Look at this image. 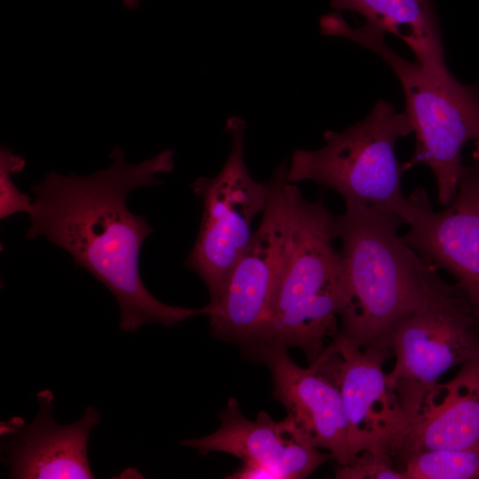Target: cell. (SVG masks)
I'll use <instances>...</instances> for the list:
<instances>
[{
    "label": "cell",
    "instance_id": "8992f818",
    "mask_svg": "<svg viewBox=\"0 0 479 479\" xmlns=\"http://www.w3.org/2000/svg\"><path fill=\"white\" fill-rule=\"evenodd\" d=\"M267 183L269 194L261 223L217 298L208 304L214 335L253 348L269 340L289 237L294 184L287 179L286 161L276 168Z\"/></svg>",
    "mask_w": 479,
    "mask_h": 479
},
{
    "label": "cell",
    "instance_id": "ffe728a7",
    "mask_svg": "<svg viewBox=\"0 0 479 479\" xmlns=\"http://www.w3.org/2000/svg\"><path fill=\"white\" fill-rule=\"evenodd\" d=\"M232 479H278L270 468L254 463H243L242 467L230 475Z\"/></svg>",
    "mask_w": 479,
    "mask_h": 479
},
{
    "label": "cell",
    "instance_id": "3957f363",
    "mask_svg": "<svg viewBox=\"0 0 479 479\" xmlns=\"http://www.w3.org/2000/svg\"><path fill=\"white\" fill-rule=\"evenodd\" d=\"M334 216L322 201L292 189L290 230L274 297L268 341L299 348L313 363L340 329L346 276Z\"/></svg>",
    "mask_w": 479,
    "mask_h": 479
},
{
    "label": "cell",
    "instance_id": "ba28073f",
    "mask_svg": "<svg viewBox=\"0 0 479 479\" xmlns=\"http://www.w3.org/2000/svg\"><path fill=\"white\" fill-rule=\"evenodd\" d=\"M466 299L447 285L391 334L395 364L387 373L408 420L428 389L450 369L479 356V336Z\"/></svg>",
    "mask_w": 479,
    "mask_h": 479
},
{
    "label": "cell",
    "instance_id": "9a60e30c",
    "mask_svg": "<svg viewBox=\"0 0 479 479\" xmlns=\"http://www.w3.org/2000/svg\"><path fill=\"white\" fill-rule=\"evenodd\" d=\"M330 5L357 12L366 24L398 36L417 62L434 75L450 74L433 0H331Z\"/></svg>",
    "mask_w": 479,
    "mask_h": 479
},
{
    "label": "cell",
    "instance_id": "8fae6325",
    "mask_svg": "<svg viewBox=\"0 0 479 479\" xmlns=\"http://www.w3.org/2000/svg\"><path fill=\"white\" fill-rule=\"evenodd\" d=\"M220 420V427L214 433L182 440L181 444L201 455L220 452L232 454L243 463L264 466L278 479L306 478L333 459L330 453L310 443L289 414L277 421L261 411L252 420L243 415L238 401L230 398Z\"/></svg>",
    "mask_w": 479,
    "mask_h": 479
},
{
    "label": "cell",
    "instance_id": "7402d4cb",
    "mask_svg": "<svg viewBox=\"0 0 479 479\" xmlns=\"http://www.w3.org/2000/svg\"><path fill=\"white\" fill-rule=\"evenodd\" d=\"M477 142H476V150L475 152V156L479 159V138L476 139Z\"/></svg>",
    "mask_w": 479,
    "mask_h": 479
},
{
    "label": "cell",
    "instance_id": "5b68a950",
    "mask_svg": "<svg viewBox=\"0 0 479 479\" xmlns=\"http://www.w3.org/2000/svg\"><path fill=\"white\" fill-rule=\"evenodd\" d=\"M413 132L407 114L378 101L361 122L342 132H324L317 150H295L287 167L293 184L310 180L339 193L345 205L395 213L405 224L410 200L403 192L404 171L396 156L397 140Z\"/></svg>",
    "mask_w": 479,
    "mask_h": 479
},
{
    "label": "cell",
    "instance_id": "6da1fadb",
    "mask_svg": "<svg viewBox=\"0 0 479 479\" xmlns=\"http://www.w3.org/2000/svg\"><path fill=\"white\" fill-rule=\"evenodd\" d=\"M110 157L113 164L92 175L50 172L33 185L26 239L45 236L67 251L76 267L104 284L117 301L123 332L134 333L150 323L171 327L208 315V305L190 309L160 302L145 287L139 271L140 250L153 228L145 216L129 210L126 198L135 188L161 184L155 175L173 170L174 152L163 150L136 165L125 161L120 147Z\"/></svg>",
    "mask_w": 479,
    "mask_h": 479
},
{
    "label": "cell",
    "instance_id": "e0dca14e",
    "mask_svg": "<svg viewBox=\"0 0 479 479\" xmlns=\"http://www.w3.org/2000/svg\"><path fill=\"white\" fill-rule=\"evenodd\" d=\"M26 161L14 154L9 148L0 150V219L4 220L14 214L31 211L33 201L30 196L22 193L15 186L12 174L23 170Z\"/></svg>",
    "mask_w": 479,
    "mask_h": 479
},
{
    "label": "cell",
    "instance_id": "5bb4252c",
    "mask_svg": "<svg viewBox=\"0 0 479 479\" xmlns=\"http://www.w3.org/2000/svg\"><path fill=\"white\" fill-rule=\"evenodd\" d=\"M479 444V356L423 397L398 452L468 448Z\"/></svg>",
    "mask_w": 479,
    "mask_h": 479
},
{
    "label": "cell",
    "instance_id": "4fadbf2b",
    "mask_svg": "<svg viewBox=\"0 0 479 479\" xmlns=\"http://www.w3.org/2000/svg\"><path fill=\"white\" fill-rule=\"evenodd\" d=\"M409 200L404 240L436 269L454 277L479 319V207L460 192L443 211L433 209L422 188Z\"/></svg>",
    "mask_w": 479,
    "mask_h": 479
},
{
    "label": "cell",
    "instance_id": "d6986e66",
    "mask_svg": "<svg viewBox=\"0 0 479 479\" xmlns=\"http://www.w3.org/2000/svg\"><path fill=\"white\" fill-rule=\"evenodd\" d=\"M457 192L466 194L479 207V167L463 169Z\"/></svg>",
    "mask_w": 479,
    "mask_h": 479
},
{
    "label": "cell",
    "instance_id": "7a4b0ae2",
    "mask_svg": "<svg viewBox=\"0 0 479 479\" xmlns=\"http://www.w3.org/2000/svg\"><path fill=\"white\" fill-rule=\"evenodd\" d=\"M404 224L395 213L363 205H346L334 216L346 276L337 335L357 348L388 349L396 327L445 285L398 236Z\"/></svg>",
    "mask_w": 479,
    "mask_h": 479
},
{
    "label": "cell",
    "instance_id": "30bf717a",
    "mask_svg": "<svg viewBox=\"0 0 479 479\" xmlns=\"http://www.w3.org/2000/svg\"><path fill=\"white\" fill-rule=\"evenodd\" d=\"M39 412L30 424L20 417L0 423L1 460L11 478H93L88 441L100 420L98 412L88 406L83 415L68 425L53 418L54 397L50 389L36 394Z\"/></svg>",
    "mask_w": 479,
    "mask_h": 479
},
{
    "label": "cell",
    "instance_id": "44dd1931",
    "mask_svg": "<svg viewBox=\"0 0 479 479\" xmlns=\"http://www.w3.org/2000/svg\"><path fill=\"white\" fill-rule=\"evenodd\" d=\"M140 0H123L124 5L130 9H135L137 7Z\"/></svg>",
    "mask_w": 479,
    "mask_h": 479
},
{
    "label": "cell",
    "instance_id": "277c9868",
    "mask_svg": "<svg viewBox=\"0 0 479 479\" xmlns=\"http://www.w3.org/2000/svg\"><path fill=\"white\" fill-rule=\"evenodd\" d=\"M322 32L368 48L392 68L402 85L405 113L416 137L414 153L404 169L428 167L436 181L438 201L450 205L464 169L461 150L467 141L479 138L478 90L461 84L452 74L437 76L417 61L410 62L388 46L385 33L366 23L351 27L341 13L327 15Z\"/></svg>",
    "mask_w": 479,
    "mask_h": 479
},
{
    "label": "cell",
    "instance_id": "7c38bea8",
    "mask_svg": "<svg viewBox=\"0 0 479 479\" xmlns=\"http://www.w3.org/2000/svg\"><path fill=\"white\" fill-rule=\"evenodd\" d=\"M255 348L271 373L274 397L310 443L330 453L338 466L349 463L347 420L336 384L313 364L298 365L280 342L267 341Z\"/></svg>",
    "mask_w": 479,
    "mask_h": 479
},
{
    "label": "cell",
    "instance_id": "52a82bcc",
    "mask_svg": "<svg viewBox=\"0 0 479 479\" xmlns=\"http://www.w3.org/2000/svg\"><path fill=\"white\" fill-rule=\"evenodd\" d=\"M247 125L240 117H230L225 130L231 150L220 172L200 177L192 185L202 204L198 236L185 265L203 280L215 301L234 264L249 244L252 223L263 214L269 194L268 183L250 176L244 159Z\"/></svg>",
    "mask_w": 479,
    "mask_h": 479
},
{
    "label": "cell",
    "instance_id": "9c48e42d",
    "mask_svg": "<svg viewBox=\"0 0 479 479\" xmlns=\"http://www.w3.org/2000/svg\"><path fill=\"white\" fill-rule=\"evenodd\" d=\"M389 349L357 348L337 335L311 364L338 387L352 459L362 451L398 452L408 420L383 370Z\"/></svg>",
    "mask_w": 479,
    "mask_h": 479
},
{
    "label": "cell",
    "instance_id": "2e32d148",
    "mask_svg": "<svg viewBox=\"0 0 479 479\" xmlns=\"http://www.w3.org/2000/svg\"><path fill=\"white\" fill-rule=\"evenodd\" d=\"M402 472L404 479H479V444L412 453Z\"/></svg>",
    "mask_w": 479,
    "mask_h": 479
},
{
    "label": "cell",
    "instance_id": "ac0fdd59",
    "mask_svg": "<svg viewBox=\"0 0 479 479\" xmlns=\"http://www.w3.org/2000/svg\"><path fill=\"white\" fill-rule=\"evenodd\" d=\"M338 479H404L402 470L392 465L390 456L372 451H362L349 463L338 466Z\"/></svg>",
    "mask_w": 479,
    "mask_h": 479
}]
</instances>
